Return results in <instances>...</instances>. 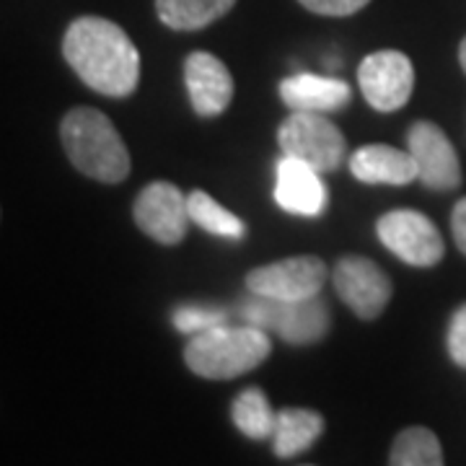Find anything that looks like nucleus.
I'll list each match as a JSON object with an SVG mask.
<instances>
[{"instance_id":"f257e3e1","label":"nucleus","mask_w":466,"mask_h":466,"mask_svg":"<svg viewBox=\"0 0 466 466\" xmlns=\"http://www.w3.org/2000/svg\"><path fill=\"white\" fill-rule=\"evenodd\" d=\"M63 55L76 76L101 96L125 99L137 88L140 52L109 18H76L63 36Z\"/></svg>"},{"instance_id":"f03ea898","label":"nucleus","mask_w":466,"mask_h":466,"mask_svg":"<svg viewBox=\"0 0 466 466\" xmlns=\"http://www.w3.org/2000/svg\"><path fill=\"white\" fill-rule=\"evenodd\" d=\"M60 140L67 161L101 184H119L130 174V150L112 119L99 109L78 106L63 116Z\"/></svg>"},{"instance_id":"7ed1b4c3","label":"nucleus","mask_w":466,"mask_h":466,"mask_svg":"<svg viewBox=\"0 0 466 466\" xmlns=\"http://www.w3.org/2000/svg\"><path fill=\"white\" fill-rule=\"evenodd\" d=\"M272 342L265 329L247 327H213L195 334L184 348V360L192 373L213 381H228L259 368L269 358Z\"/></svg>"},{"instance_id":"20e7f679","label":"nucleus","mask_w":466,"mask_h":466,"mask_svg":"<svg viewBox=\"0 0 466 466\" xmlns=\"http://www.w3.org/2000/svg\"><path fill=\"white\" fill-rule=\"evenodd\" d=\"M241 317L265 332L283 337L288 345H314L327 337L332 324L329 309L324 300H319V296L303 300L254 296V300L244 303Z\"/></svg>"},{"instance_id":"39448f33","label":"nucleus","mask_w":466,"mask_h":466,"mask_svg":"<svg viewBox=\"0 0 466 466\" xmlns=\"http://www.w3.org/2000/svg\"><path fill=\"white\" fill-rule=\"evenodd\" d=\"M283 156L299 158L317 171H334L345 158V135L321 112H293L278 130Z\"/></svg>"},{"instance_id":"423d86ee","label":"nucleus","mask_w":466,"mask_h":466,"mask_svg":"<svg viewBox=\"0 0 466 466\" xmlns=\"http://www.w3.org/2000/svg\"><path fill=\"white\" fill-rule=\"evenodd\" d=\"M386 249L412 267H433L443 259V236L428 216L417 210H391L376 223Z\"/></svg>"},{"instance_id":"0eeeda50","label":"nucleus","mask_w":466,"mask_h":466,"mask_svg":"<svg viewBox=\"0 0 466 466\" xmlns=\"http://www.w3.org/2000/svg\"><path fill=\"white\" fill-rule=\"evenodd\" d=\"M358 81H360L363 96L373 109L397 112L412 96L415 67L404 52H373L358 67Z\"/></svg>"},{"instance_id":"6e6552de","label":"nucleus","mask_w":466,"mask_h":466,"mask_svg":"<svg viewBox=\"0 0 466 466\" xmlns=\"http://www.w3.org/2000/svg\"><path fill=\"white\" fill-rule=\"evenodd\" d=\"M324 280H327L324 259L314 254H303L251 269L247 275V288L254 296H265V299L303 300L319 296Z\"/></svg>"},{"instance_id":"1a4fd4ad","label":"nucleus","mask_w":466,"mask_h":466,"mask_svg":"<svg viewBox=\"0 0 466 466\" xmlns=\"http://www.w3.org/2000/svg\"><path fill=\"white\" fill-rule=\"evenodd\" d=\"M133 218L140 231L164 247H177L192 223L187 198L171 182H150L143 187L133 205Z\"/></svg>"},{"instance_id":"9d476101","label":"nucleus","mask_w":466,"mask_h":466,"mask_svg":"<svg viewBox=\"0 0 466 466\" xmlns=\"http://www.w3.org/2000/svg\"><path fill=\"white\" fill-rule=\"evenodd\" d=\"M337 296L360 319L381 317L391 300V280L376 262L366 257H342L334 267Z\"/></svg>"},{"instance_id":"9b49d317","label":"nucleus","mask_w":466,"mask_h":466,"mask_svg":"<svg viewBox=\"0 0 466 466\" xmlns=\"http://www.w3.org/2000/svg\"><path fill=\"white\" fill-rule=\"evenodd\" d=\"M407 146L417 164V179L431 189H456L461 184V161L446 133L435 122H415Z\"/></svg>"},{"instance_id":"f8f14e48","label":"nucleus","mask_w":466,"mask_h":466,"mask_svg":"<svg viewBox=\"0 0 466 466\" xmlns=\"http://www.w3.org/2000/svg\"><path fill=\"white\" fill-rule=\"evenodd\" d=\"M184 81L192 109L200 116H218L233 99V78L223 60L210 52H192L184 63Z\"/></svg>"},{"instance_id":"ddd939ff","label":"nucleus","mask_w":466,"mask_h":466,"mask_svg":"<svg viewBox=\"0 0 466 466\" xmlns=\"http://www.w3.org/2000/svg\"><path fill=\"white\" fill-rule=\"evenodd\" d=\"M275 200L285 213L306 218L321 216L327 208V184L321 179V171L299 158L283 156L278 161Z\"/></svg>"},{"instance_id":"4468645a","label":"nucleus","mask_w":466,"mask_h":466,"mask_svg":"<svg viewBox=\"0 0 466 466\" xmlns=\"http://www.w3.org/2000/svg\"><path fill=\"white\" fill-rule=\"evenodd\" d=\"M350 171L358 182L363 184H404L417 179V164L410 150L391 148V146H366L355 150L350 158Z\"/></svg>"},{"instance_id":"2eb2a0df","label":"nucleus","mask_w":466,"mask_h":466,"mask_svg":"<svg viewBox=\"0 0 466 466\" xmlns=\"http://www.w3.org/2000/svg\"><path fill=\"white\" fill-rule=\"evenodd\" d=\"M350 86L337 78L299 73L280 84V99L293 112H337L350 104Z\"/></svg>"},{"instance_id":"dca6fc26","label":"nucleus","mask_w":466,"mask_h":466,"mask_svg":"<svg viewBox=\"0 0 466 466\" xmlns=\"http://www.w3.org/2000/svg\"><path fill=\"white\" fill-rule=\"evenodd\" d=\"M321 433H324V417L319 415V412L288 407V410L278 412L272 446H275L278 456L290 459V456H299L303 451L311 449Z\"/></svg>"},{"instance_id":"f3484780","label":"nucleus","mask_w":466,"mask_h":466,"mask_svg":"<svg viewBox=\"0 0 466 466\" xmlns=\"http://www.w3.org/2000/svg\"><path fill=\"white\" fill-rule=\"evenodd\" d=\"M236 0H156V14L177 32H198L223 18Z\"/></svg>"},{"instance_id":"a211bd4d","label":"nucleus","mask_w":466,"mask_h":466,"mask_svg":"<svg viewBox=\"0 0 466 466\" xmlns=\"http://www.w3.org/2000/svg\"><path fill=\"white\" fill-rule=\"evenodd\" d=\"M233 425L254 441L272 438L275 425H278V412L269 407L262 389H244L231 407Z\"/></svg>"},{"instance_id":"6ab92c4d","label":"nucleus","mask_w":466,"mask_h":466,"mask_svg":"<svg viewBox=\"0 0 466 466\" xmlns=\"http://www.w3.org/2000/svg\"><path fill=\"white\" fill-rule=\"evenodd\" d=\"M389 461L394 466H441L443 449L433 431L428 428H407L397 435Z\"/></svg>"},{"instance_id":"aec40b11","label":"nucleus","mask_w":466,"mask_h":466,"mask_svg":"<svg viewBox=\"0 0 466 466\" xmlns=\"http://www.w3.org/2000/svg\"><path fill=\"white\" fill-rule=\"evenodd\" d=\"M187 208H189L192 223H198L208 233H216V236H223V238H244V233H247V226H244L241 218L233 216L231 210H226L220 202L213 200L202 189H195L187 198Z\"/></svg>"},{"instance_id":"412c9836","label":"nucleus","mask_w":466,"mask_h":466,"mask_svg":"<svg viewBox=\"0 0 466 466\" xmlns=\"http://www.w3.org/2000/svg\"><path fill=\"white\" fill-rule=\"evenodd\" d=\"M228 314L223 309H208V306H182L174 311V327L184 334H200L226 324Z\"/></svg>"},{"instance_id":"4be33fe9","label":"nucleus","mask_w":466,"mask_h":466,"mask_svg":"<svg viewBox=\"0 0 466 466\" xmlns=\"http://www.w3.org/2000/svg\"><path fill=\"white\" fill-rule=\"evenodd\" d=\"M449 355L459 368H466V303L453 311L449 324Z\"/></svg>"},{"instance_id":"5701e85b","label":"nucleus","mask_w":466,"mask_h":466,"mask_svg":"<svg viewBox=\"0 0 466 466\" xmlns=\"http://www.w3.org/2000/svg\"><path fill=\"white\" fill-rule=\"evenodd\" d=\"M299 3L319 16H352L363 11L370 0H299Z\"/></svg>"},{"instance_id":"b1692460","label":"nucleus","mask_w":466,"mask_h":466,"mask_svg":"<svg viewBox=\"0 0 466 466\" xmlns=\"http://www.w3.org/2000/svg\"><path fill=\"white\" fill-rule=\"evenodd\" d=\"M451 231H453V241L466 257V198L456 202L453 213H451Z\"/></svg>"},{"instance_id":"393cba45","label":"nucleus","mask_w":466,"mask_h":466,"mask_svg":"<svg viewBox=\"0 0 466 466\" xmlns=\"http://www.w3.org/2000/svg\"><path fill=\"white\" fill-rule=\"evenodd\" d=\"M459 63H461V70L466 73V36L461 39V45H459Z\"/></svg>"}]
</instances>
